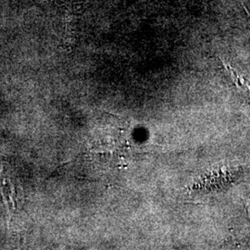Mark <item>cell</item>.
I'll use <instances>...</instances> for the list:
<instances>
[{"mask_svg":"<svg viewBox=\"0 0 250 250\" xmlns=\"http://www.w3.org/2000/svg\"><path fill=\"white\" fill-rule=\"evenodd\" d=\"M247 208H248V212L250 214V201H248V206H247Z\"/></svg>","mask_w":250,"mask_h":250,"instance_id":"1","label":"cell"}]
</instances>
